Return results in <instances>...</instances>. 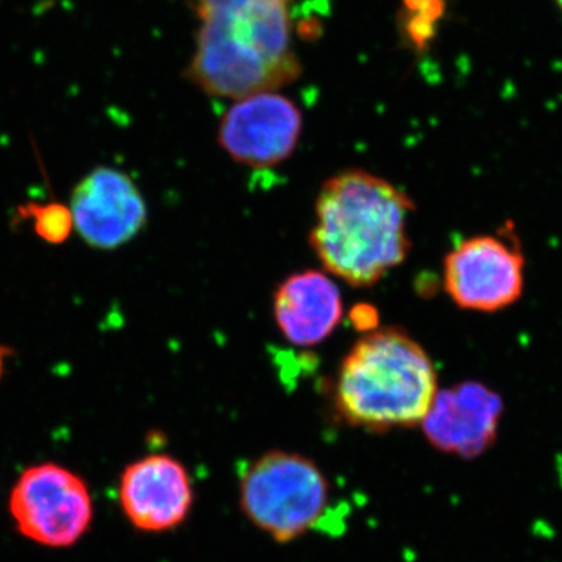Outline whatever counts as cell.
<instances>
[{"mask_svg":"<svg viewBox=\"0 0 562 562\" xmlns=\"http://www.w3.org/2000/svg\"><path fill=\"white\" fill-rule=\"evenodd\" d=\"M351 321H353L355 327L360 328L364 333L375 330L376 312L372 306L358 305L351 312Z\"/></svg>","mask_w":562,"mask_h":562,"instance_id":"cell-14","label":"cell"},{"mask_svg":"<svg viewBox=\"0 0 562 562\" xmlns=\"http://www.w3.org/2000/svg\"><path fill=\"white\" fill-rule=\"evenodd\" d=\"M74 225L91 247L113 250L132 241L147 222L143 195L127 173L99 168L72 194Z\"/></svg>","mask_w":562,"mask_h":562,"instance_id":"cell-9","label":"cell"},{"mask_svg":"<svg viewBox=\"0 0 562 562\" xmlns=\"http://www.w3.org/2000/svg\"><path fill=\"white\" fill-rule=\"evenodd\" d=\"M120 503L136 530H176L188 519L194 503L190 472L169 454L139 458L122 472Z\"/></svg>","mask_w":562,"mask_h":562,"instance_id":"cell-8","label":"cell"},{"mask_svg":"<svg viewBox=\"0 0 562 562\" xmlns=\"http://www.w3.org/2000/svg\"><path fill=\"white\" fill-rule=\"evenodd\" d=\"M342 295L327 273H291L273 294V317L286 341L313 347L328 338L342 319Z\"/></svg>","mask_w":562,"mask_h":562,"instance_id":"cell-11","label":"cell"},{"mask_svg":"<svg viewBox=\"0 0 562 562\" xmlns=\"http://www.w3.org/2000/svg\"><path fill=\"white\" fill-rule=\"evenodd\" d=\"M525 260L512 228L464 239L443 260V288L469 312L494 313L519 301Z\"/></svg>","mask_w":562,"mask_h":562,"instance_id":"cell-6","label":"cell"},{"mask_svg":"<svg viewBox=\"0 0 562 562\" xmlns=\"http://www.w3.org/2000/svg\"><path fill=\"white\" fill-rule=\"evenodd\" d=\"M412 198L364 169L322 184L310 244L325 271L353 288H371L408 257Z\"/></svg>","mask_w":562,"mask_h":562,"instance_id":"cell-2","label":"cell"},{"mask_svg":"<svg viewBox=\"0 0 562 562\" xmlns=\"http://www.w3.org/2000/svg\"><path fill=\"white\" fill-rule=\"evenodd\" d=\"M446 0H402L401 32L414 49H428L446 16Z\"/></svg>","mask_w":562,"mask_h":562,"instance_id":"cell-12","label":"cell"},{"mask_svg":"<svg viewBox=\"0 0 562 562\" xmlns=\"http://www.w3.org/2000/svg\"><path fill=\"white\" fill-rule=\"evenodd\" d=\"M502 416L503 401L497 392L482 383L464 382L438 391L420 425L425 438L439 452L472 460L491 449Z\"/></svg>","mask_w":562,"mask_h":562,"instance_id":"cell-10","label":"cell"},{"mask_svg":"<svg viewBox=\"0 0 562 562\" xmlns=\"http://www.w3.org/2000/svg\"><path fill=\"white\" fill-rule=\"evenodd\" d=\"M22 214L32 221L33 231L41 239L50 244H61L69 238L74 227V217L68 206L61 203H47V205L22 206Z\"/></svg>","mask_w":562,"mask_h":562,"instance_id":"cell-13","label":"cell"},{"mask_svg":"<svg viewBox=\"0 0 562 562\" xmlns=\"http://www.w3.org/2000/svg\"><path fill=\"white\" fill-rule=\"evenodd\" d=\"M330 501L324 472L305 454L271 450L251 462L239 482V506L277 542L301 538L319 522Z\"/></svg>","mask_w":562,"mask_h":562,"instance_id":"cell-4","label":"cell"},{"mask_svg":"<svg viewBox=\"0 0 562 562\" xmlns=\"http://www.w3.org/2000/svg\"><path fill=\"white\" fill-rule=\"evenodd\" d=\"M438 391L427 350L402 328H375L344 357L335 405L347 424L387 431L420 425Z\"/></svg>","mask_w":562,"mask_h":562,"instance_id":"cell-3","label":"cell"},{"mask_svg":"<svg viewBox=\"0 0 562 562\" xmlns=\"http://www.w3.org/2000/svg\"><path fill=\"white\" fill-rule=\"evenodd\" d=\"M558 5H560V9L562 10V0H557Z\"/></svg>","mask_w":562,"mask_h":562,"instance_id":"cell-16","label":"cell"},{"mask_svg":"<svg viewBox=\"0 0 562 562\" xmlns=\"http://www.w3.org/2000/svg\"><path fill=\"white\" fill-rule=\"evenodd\" d=\"M9 508L24 538L52 549L79 542L94 514L83 479L54 462L22 472L11 490Z\"/></svg>","mask_w":562,"mask_h":562,"instance_id":"cell-5","label":"cell"},{"mask_svg":"<svg viewBox=\"0 0 562 562\" xmlns=\"http://www.w3.org/2000/svg\"><path fill=\"white\" fill-rule=\"evenodd\" d=\"M303 114L297 103L277 91L238 99L222 116L217 140L239 165L276 168L297 149Z\"/></svg>","mask_w":562,"mask_h":562,"instance_id":"cell-7","label":"cell"},{"mask_svg":"<svg viewBox=\"0 0 562 562\" xmlns=\"http://www.w3.org/2000/svg\"><path fill=\"white\" fill-rule=\"evenodd\" d=\"M292 0H190L199 20L188 79L220 99L279 91L302 76Z\"/></svg>","mask_w":562,"mask_h":562,"instance_id":"cell-1","label":"cell"},{"mask_svg":"<svg viewBox=\"0 0 562 562\" xmlns=\"http://www.w3.org/2000/svg\"><path fill=\"white\" fill-rule=\"evenodd\" d=\"M9 353H10L9 349H5V347H0V379H2V373H3V361H5V357Z\"/></svg>","mask_w":562,"mask_h":562,"instance_id":"cell-15","label":"cell"}]
</instances>
